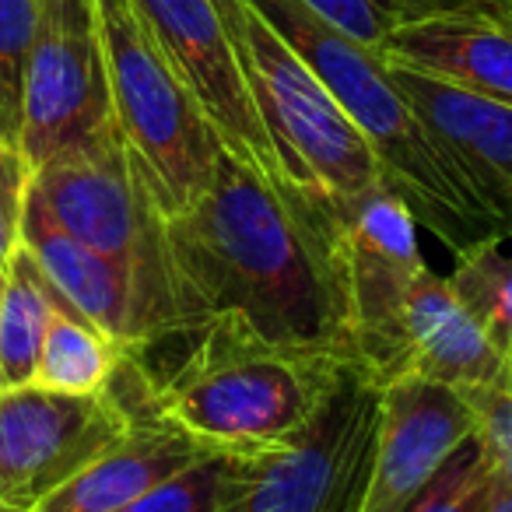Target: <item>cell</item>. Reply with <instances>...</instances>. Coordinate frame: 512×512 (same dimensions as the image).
I'll return each mask as SVG.
<instances>
[{
  "label": "cell",
  "instance_id": "cell-2",
  "mask_svg": "<svg viewBox=\"0 0 512 512\" xmlns=\"http://www.w3.org/2000/svg\"><path fill=\"white\" fill-rule=\"evenodd\" d=\"M249 4L306 60V67L327 85L337 106L355 120L376 155L379 186H386L418 225L439 235L453 253L467 242L502 232L474 183L428 134L411 102L393 85L376 50L337 32L302 0H249Z\"/></svg>",
  "mask_w": 512,
  "mask_h": 512
},
{
  "label": "cell",
  "instance_id": "cell-6",
  "mask_svg": "<svg viewBox=\"0 0 512 512\" xmlns=\"http://www.w3.org/2000/svg\"><path fill=\"white\" fill-rule=\"evenodd\" d=\"M383 386L348 365L316 418L274 453L253 456L221 512H358L376 463Z\"/></svg>",
  "mask_w": 512,
  "mask_h": 512
},
{
  "label": "cell",
  "instance_id": "cell-8",
  "mask_svg": "<svg viewBox=\"0 0 512 512\" xmlns=\"http://www.w3.org/2000/svg\"><path fill=\"white\" fill-rule=\"evenodd\" d=\"M348 281L351 365L376 386L404 369V320L428 264L418 246V221L386 186L337 204Z\"/></svg>",
  "mask_w": 512,
  "mask_h": 512
},
{
  "label": "cell",
  "instance_id": "cell-28",
  "mask_svg": "<svg viewBox=\"0 0 512 512\" xmlns=\"http://www.w3.org/2000/svg\"><path fill=\"white\" fill-rule=\"evenodd\" d=\"M400 8L407 11V15H411V11H425V8H456L453 0H397ZM463 8V4H460Z\"/></svg>",
  "mask_w": 512,
  "mask_h": 512
},
{
  "label": "cell",
  "instance_id": "cell-29",
  "mask_svg": "<svg viewBox=\"0 0 512 512\" xmlns=\"http://www.w3.org/2000/svg\"><path fill=\"white\" fill-rule=\"evenodd\" d=\"M470 8H484V11H495V15H509L512 11V0H467Z\"/></svg>",
  "mask_w": 512,
  "mask_h": 512
},
{
  "label": "cell",
  "instance_id": "cell-22",
  "mask_svg": "<svg viewBox=\"0 0 512 512\" xmlns=\"http://www.w3.org/2000/svg\"><path fill=\"white\" fill-rule=\"evenodd\" d=\"M39 25V0H0V141L22 137L25 74Z\"/></svg>",
  "mask_w": 512,
  "mask_h": 512
},
{
  "label": "cell",
  "instance_id": "cell-13",
  "mask_svg": "<svg viewBox=\"0 0 512 512\" xmlns=\"http://www.w3.org/2000/svg\"><path fill=\"white\" fill-rule=\"evenodd\" d=\"M123 404L134 411L123 439H116L102 456H95L85 470L60 484L29 512H120L144 491L162 484L165 477L207 456L193 439H186L176 425L158 414L155 383L141 369L137 355H123L120 369L109 379Z\"/></svg>",
  "mask_w": 512,
  "mask_h": 512
},
{
  "label": "cell",
  "instance_id": "cell-25",
  "mask_svg": "<svg viewBox=\"0 0 512 512\" xmlns=\"http://www.w3.org/2000/svg\"><path fill=\"white\" fill-rule=\"evenodd\" d=\"M32 186V165L15 144L0 141V271L8 267L11 253L22 246L25 200Z\"/></svg>",
  "mask_w": 512,
  "mask_h": 512
},
{
  "label": "cell",
  "instance_id": "cell-11",
  "mask_svg": "<svg viewBox=\"0 0 512 512\" xmlns=\"http://www.w3.org/2000/svg\"><path fill=\"white\" fill-rule=\"evenodd\" d=\"M22 246L32 253L57 295L92 327L113 337L123 351L141 355L155 341L179 334L176 299L162 281L144 278L141 271L120 264L113 256L85 246L67 235L29 186L22 218Z\"/></svg>",
  "mask_w": 512,
  "mask_h": 512
},
{
  "label": "cell",
  "instance_id": "cell-18",
  "mask_svg": "<svg viewBox=\"0 0 512 512\" xmlns=\"http://www.w3.org/2000/svg\"><path fill=\"white\" fill-rule=\"evenodd\" d=\"M57 288L46 281L25 246L11 253L0 292V390L29 386L36 379L39 348L60 306Z\"/></svg>",
  "mask_w": 512,
  "mask_h": 512
},
{
  "label": "cell",
  "instance_id": "cell-4",
  "mask_svg": "<svg viewBox=\"0 0 512 512\" xmlns=\"http://www.w3.org/2000/svg\"><path fill=\"white\" fill-rule=\"evenodd\" d=\"M106 53L113 120L165 221L211 186L225 144L130 0H92Z\"/></svg>",
  "mask_w": 512,
  "mask_h": 512
},
{
  "label": "cell",
  "instance_id": "cell-31",
  "mask_svg": "<svg viewBox=\"0 0 512 512\" xmlns=\"http://www.w3.org/2000/svg\"><path fill=\"white\" fill-rule=\"evenodd\" d=\"M0 512H15V509H11V505H4V502H0Z\"/></svg>",
  "mask_w": 512,
  "mask_h": 512
},
{
  "label": "cell",
  "instance_id": "cell-20",
  "mask_svg": "<svg viewBox=\"0 0 512 512\" xmlns=\"http://www.w3.org/2000/svg\"><path fill=\"white\" fill-rule=\"evenodd\" d=\"M123 355L130 351H123L113 337L81 320L67 302H60L46 327L32 383L57 393H102L113 372L120 369Z\"/></svg>",
  "mask_w": 512,
  "mask_h": 512
},
{
  "label": "cell",
  "instance_id": "cell-3",
  "mask_svg": "<svg viewBox=\"0 0 512 512\" xmlns=\"http://www.w3.org/2000/svg\"><path fill=\"white\" fill-rule=\"evenodd\" d=\"M193 337L183 362L155 383V407L204 453L253 460L288 446L348 369L341 358L267 341L235 316Z\"/></svg>",
  "mask_w": 512,
  "mask_h": 512
},
{
  "label": "cell",
  "instance_id": "cell-7",
  "mask_svg": "<svg viewBox=\"0 0 512 512\" xmlns=\"http://www.w3.org/2000/svg\"><path fill=\"white\" fill-rule=\"evenodd\" d=\"M32 193L67 235L172 288L165 218L151 204L116 123L39 165Z\"/></svg>",
  "mask_w": 512,
  "mask_h": 512
},
{
  "label": "cell",
  "instance_id": "cell-12",
  "mask_svg": "<svg viewBox=\"0 0 512 512\" xmlns=\"http://www.w3.org/2000/svg\"><path fill=\"white\" fill-rule=\"evenodd\" d=\"M130 4L176 74L186 81L193 99L200 102L228 155L267 176H288L274 155V144L235 60L228 29L211 0H130Z\"/></svg>",
  "mask_w": 512,
  "mask_h": 512
},
{
  "label": "cell",
  "instance_id": "cell-15",
  "mask_svg": "<svg viewBox=\"0 0 512 512\" xmlns=\"http://www.w3.org/2000/svg\"><path fill=\"white\" fill-rule=\"evenodd\" d=\"M386 64L512 106V25L484 8H425L386 32Z\"/></svg>",
  "mask_w": 512,
  "mask_h": 512
},
{
  "label": "cell",
  "instance_id": "cell-32",
  "mask_svg": "<svg viewBox=\"0 0 512 512\" xmlns=\"http://www.w3.org/2000/svg\"><path fill=\"white\" fill-rule=\"evenodd\" d=\"M0 292H4V271H0Z\"/></svg>",
  "mask_w": 512,
  "mask_h": 512
},
{
  "label": "cell",
  "instance_id": "cell-33",
  "mask_svg": "<svg viewBox=\"0 0 512 512\" xmlns=\"http://www.w3.org/2000/svg\"><path fill=\"white\" fill-rule=\"evenodd\" d=\"M453 4H463V8H470V4H467V0H453Z\"/></svg>",
  "mask_w": 512,
  "mask_h": 512
},
{
  "label": "cell",
  "instance_id": "cell-34",
  "mask_svg": "<svg viewBox=\"0 0 512 512\" xmlns=\"http://www.w3.org/2000/svg\"><path fill=\"white\" fill-rule=\"evenodd\" d=\"M502 18H505V22H509V25H512V11H509V15H502Z\"/></svg>",
  "mask_w": 512,
  "mask_h": 512
},
{
  "label": "cell",
  "instance_id": "cell-10",
  "mask_svg": "<svg viewBox=\"0 0 512 512\" xmlns=\"http://www.w3.org/2000/svg\"><path fill=\"white\" fill-rule=\"evenodd\" d=\"M106 53L92 0H39L18 151L32 172L113 127Z\"/></svg>",
  "mask_w": 512,
  "mask_h": 512
},
{
  "label": "cell",
  "instance_id": "cell-16",
  "mask_svg": "<svg viewBox=\"0 0 512 512\" xmlns=\"http://www.w3.org/2000/svg\"><path fill=\"white\" fill-rule=\"evenodd\" d=\"M386 64V60H383ZM428 134L449 151L463 176L474 183L502 232L512 235V106L484 95L463 92L428 74L386 64Z\"/></svg>",
  "mask_w": 512,
  "mask_h": 512
},
{
  "label": "cell",
  "instance_id": "cell-27",
  "mask_svg": "<svg viewBox=\"0 0 512 512\" xmlns=\"http://www.w3.org/2000/svg\"><path fill=\"white\" fill-rule=\"evenodd\" d=\"M488 512H512V484L502 474L495 477V488H491V505Z\"/></svg>",
  "mask_w": 512,
  "mask_h": 512
},
{
  "label": "cell",
  "instance_id": "cell-17",
  "mask_svg": "<svg viewBox=\"0 0 512 512\" xmlns=\"http://www.w3.org/2000/svg\"><path fill=\"white\" fill-rule=\"evenodd\" d=\"M400 379H425L456 393L481 386H509L488 337L474 323L449 281L432 267L418 281L404 320V369ZM397 379V383H400Z\"/></svg>",
  "mask_w": 512,
  "mask_h": 512
},
{
  "label": "cell",
  "instance_id": "cell-30",
  "mask_svg": "<svg viewBox=\"0 0 512 512\" xmlns=\"http://www.w3.org/2000/svg\"><path fill=\"white\" fill-rule=\"evenodd\" d=\"M495 467H498V474H502L505 481L512 484V456H505V460H502V463H495Z\"/></svg>",
  "mask_w": 512,
  "mask_h": 512
},
{
  "label": "cell",
  "instance_id": "cell-9",
  "mask_svg": "<svg viewBox=\"0 0 512 512\" xmlns=\"http://www.w3.org/2000/svg\"><path fill=\"white\" fill-rule=\"evenodd\" d=\"M113 386L102 393H57L39 383L0 390V502L29 512L85 470L130 428Z\"/></svg>",
  "mask_w": 512,
  "mask_h": 512
},
{
  "label": "cell",
  "instance_id": "cell-23",
  "mask_svg": "<svg viewBox=\"0 0 512 512\" xmlns=\"http://www.w3.org/2000/svg\"><path fill=\"white\" fill-rule=\"evenodd\" d=\"M495 477L498 467L484 456L481 442L470 435L428 481L411 512H488Z\"/></svg>",
  "mask_w": 512,
  "mask_h": 512
},
{
  "label": "cell",
  "instance_id": "cell-24",
  "mask_svg": "<svg viewBox=\"0 0 512 512\" xmlns=\"http://www.w3.org/2000/svg\"><path fill=\"white\" fill-rule=\"evenodd\" d=\"M302 4L369 50H379L386 32L407 15L397 0H302Z\"/></svg>",
  "mask_w": 512,
  "mask_h": 512
},
{
  "label": "cell",
  "instance_id": "cell-14",
  "mask_svg": "<svg viewBox=\"0 0 512 512\" xmlns=\"http://www.w3.org/2000/svg\"><path fill=\"white\" fill-rule=\"evenodd\" d=\"M474 435L467 400L425 379L383 386L376 463L358 512H411L442 463Z\"/></svg>",
  "mask_w": 512,
  "mask_h": 512
},
{
  "label": "cell",
  "instance_id": "cell-21",
  "mask_svg": "<svg viewBox=\"0 0 512 512\" xmlns=\"http://www.w3.org/2000/svg\"><path fill=\"white\" fill-rule=\"evenodd\" d=\"M249 460L207 453L179 474L165 477L120 512H221L246 481Z\"/></svg>",
  "mask_w": 512,
  "mask_h": 512
},
{
  "label": "cell",
  "instance_id": "cell-1",
  "mask_svg": "<svg viewBox=\"0 0 512 512\" xmlns=\"http://www.w3.org/2000/svg\"><path fill=\"white\" fill-rule=\"evenodd\" d=\"M179 334L235 316L285 348L351 365L341 211L288 176L225 151L214 179L165 221Z\"/></svg>",
  "mask_w": 512,
  "mask_h": 512
},
{
  "label": "cell",
  "instance_id": "cell-19",
  "mask_svg": "<svg viewBox=\"0 0 512 512\" xmlns=\"http://www.w3.org/2000/svg\"><path fill=\"white\" fill-rule=\"evenodd\" d=\"M446 281L488 337L512 386V235L498 232L460 246Z\"/></svg>",
  "mask_w": 512,
  "mask_h": 512
},
{
  "label": "cell",
  "instance_id": "cell-5",
  "mask_svg": "<svg viewBox=\"0 0 512 512\" xmlns=\"http://www.w3.org/2000/svg\"><path fill=\"white\" fill-rule=\"evenodd\" d=\"M232 50L274 155L295 183L334 204L379 186L376 155L362 130L249 0L242 29L232 36Z\"/></svg>",
  "mask_w": 512,
  "mask_h": 512
},
{
  "label": "cell",
  "instance_id": "cell-26",
  "mask_svg": "<svg viewBox=\"0 0 512 512\" xmlns=\"http://www.w3.org/2000/svg\"><path fill=\"white\" fill-rule=\"evenodd\" d=\"M211 4L218 8L221 22L228 29V39H232L242 29V18H246V0H211Z\"/></svg>",
  "mask_w": 512,
  "mask_h": 512
}]
</instances>
